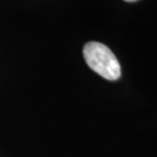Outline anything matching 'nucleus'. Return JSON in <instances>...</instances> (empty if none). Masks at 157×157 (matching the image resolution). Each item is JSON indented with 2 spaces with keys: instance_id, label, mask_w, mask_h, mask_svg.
I'll use <instances>...</instances> for the list:
<instances>
[{
  "instance_id": "f257e3e1",
  "label": "nucleus",
  "mask_w": 157,
  "mask_h": 157,
  "mask_svg": "<svg viewBox=\"0 0 157 157\" xmlns=\"http://www.w3.org/2000/svg\"><path fill=\"white\" fill-rule=\"evenodd\" d=\"M86 64L90 69L108 80H117L121 76V65L115 54L105 45L89 42L83 48Z\"/></svg>"
},
{
  "instance_id": "f03ea898",
  "label": "nucleus",
  "mask_w": 157,
  "mask_h": 157,
  "mask_svg": "<svg viewBox=\"0 0 157 157\" xmlns=\"http://www.w3.org/2000/svg\"><path fill=\"white\" fill-rule=\"evenodd\" d=\"M127 2H134V1H137V0H125Z\"/></svg>"
}]
</instances>
